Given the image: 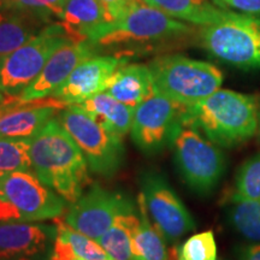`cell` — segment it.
<instances>
[{"label":"cell","mask_w":260,"mask_h":260,"mask_svg":"<svg viewBox=\"0 0 260 260\" xmlns=\"http://www.w3.org/2000/svg\"><path fill=\"white\" fill-rule=\"evenodd\" d=\"M32 171L67 203L73 204L90 184L86 158L58 118H52L30 140Z\"/></svg>","instance_id":"1"},{"label":"cell","mask_w":260,"mask_h":260,"mask_svg":"<svg viewBox=\"0 0 260 260\" xmlns=\"http://www.w3.org/2000/svg\"><path fill=\"white\" fill-rule=\"evenodd\" d=\"M183 124L199 130L214 145L233 148L255 135L259 126L258 104L248 94L218 89L188 105Z\"/></svg>","instance_id":"2"},{"label":"cell","mask_w":260,"mask_h":260,"mask_svg":"<svg viewBox=\"0 0 260 260\" xmlns=\"http://www.w3.org/2000/svg\"><path fill=\"white\" fill-rule=\"evenodd\" d=\"M154 92L183 105H193L220 88L223 74L207 61L180 54L155 58L148 64Z\"/></svg>","instance_id":"3"},{"label":"cell","mask_w":260,"mask_h":260,"mask_svg":"<svg viewBox=\"0 0 260 260\" xmlns=\"http://www.w3.org/2000/svg\"><path fill=\"white\" fill-rule=\"evenodd\" d=\"M190 29L183 22L142 2L130 9L122 17L106 22L90 32L87 41L95 48L157 42L182 37L190 32Z\"/></svg>","instance_id":"4"},{"label":"cell","mask_w":260,"mask_h":260,"mask_svg":"<svg viewBox=\"0 0 260 260\" xmlns=\"http://www.w3.org/2000/svg\"><path fill=\"white\" fill-rule=\"evenodd\" d=\"M57 118L81 149L90 171L109 178L122 168L125 155L122 139L110 134L80 105L65 106Z\"/></svg>","instance_id":"5"},{"label":"cell","mask_w":260,"mask_h":260,"mask_svg":"<svg viewBox=\"0 0 260 260\" xmlns=\"http://www.w3.org/2000/svg\"><path fill=\"white\" fill-rule=\"evenodd\" d=\"M205 50L240 69L260 68V18L234 14L201 31Z\"/></svg>","instance_id":"6"},{"label":"cell","mask_w":260,"mask_h":260,"mask_svg":"<svg viewBox=\"0 0 260 260\" xmlns=\"http://www.w3.org/2000/svg\"><path fill=\"white\" fill-rule=\"evenodd\" d=\"M172 146L175 162L187 186L199 195L212 193L226 169L225 157L218 146L204 138L199 130L186 124Z\"/></svg>","instance_id":"7"},{"label":"cell","mask_w":260,"mask_h":260,"mask_svg":"<svg viewBox=\"0 0 260 260\" xmlns=\"http://www.w3.org/2000/svg\"><path fill=\"white\" fill-rule=\"evenodd\" d=\"M73 41L63 25L54 23L41 29L23 46L0 61V90L18 98L41 73L57 50Z\"/></svg>","instance_id":"8"},{"label":"cell","mask_w":260,"mask_h":260,"mask_svg":"<svg viewBox=\"0 0 260 260\" xmlns=\"http://www.w3.org/2000/svg\"><path fill=\"white\" fill-rule=\"evenodd\" d=\"M187 106L154 92L134 107L130 128L133 141L147 154L169 147L183 126Z\"/></svg>","instance_id":"9"},{"label":"cell","mask_w":260,"mask_h":260,"mask_svg":"<svg viewBox=\"0 0 260 260\" xmlns=\"http://www.w3.org/2000/svg\"><path fill=\"white\" fill-rule=\"evenodd\" d=\"M141 199L152 223L167 242L175 243L195 229L189 211L168 181L157 172L148 171L141 176Z\"/></svg>","instance_id":"10"},{"label":"cell","mask_w":260,"mask_h":260,"mask_svg":"<svg viewBox=\"0 0 260 260\" xmlns=\"http://www.w3.org/2000/svg\"><path fill=\"white\" fill-rule=\"evenodd\" d=\"M0 189L28 222L56 219L65 210L67 201L42 183L34 171H16L0 176Z\"/></svg>","instance_id":"11"},{"label":"cell","mask_w":260,"mask_h":260,"mask_svg":"<svg viewBox=\"0 0 260 260\" xmlns=\"http://www.w3.org/2000/svg\"><path fill=\"white\" fill-rule=\"evenodd\" d=\"M133 206V201L122 193L106 190L94 184L71 204L65 222L96 241L112 225L119 213Z\"/></svg>","instance_id":"12"},{"label":"cell","mask_w":260,"mask_h":260,"mask_svg":"<svg viewBox=\"0 0 260 260\" xmlns=\"http://www.w3.org/2000/svg\"><path fill=\"white\" fill-rule=\"evenodd\" d=\"M125 59L112 56H93L77 65L67 81L51 98L64 105L81 104L96 94L106 92L116 73Z\"/></svg>","instance_id":"13"},{"label":"cell","mask_w":260,"mask_h":260,"mask_svg":"<svg viewBox=\"0 0 260 260\" xmlns=\"http://www.w3.org/2000/svg\"><path fill=\"white\" fill-rule=\"evenodd\" d=\"M96 48L88 41H69L52 54L39 76L17 98L29 103L50 98L67 81L77 65L95 54Z\"/></svg>","instance_id":"14"},{"label":"cell","mask_w":260,"mask_h":260,"mask_svg":"<svg viewBox=\"0 0 260 260\" xmlns=\"http://www.w3.org/2000/svg\"><path fill=\"white\" fill-rule=\"evenodd\" d=\"M57 226L28 220L0 222V259L40 260L53 243Z\"/></svg>","instance_id":"15"},{"label":"cell","mask_w":260,"mask_h":260,"mask_svg":"<svg viewBox=\"0 0 260 260\" xmlns=\"http://www.w3.org/2000/svg\"><path fill=\"white\" fill-rule=\"evenodd\" d=\"M65 106L51 96L15 104L0 116V138L31 140Z\"/></svg>","instance_id":"16"},{"label":"cell","mask_w":260,"mask_h":260,"mask_svg":"<svg viewBox=\"0 0 260 260\" xmlns=\"http://www.w3.org/2000/svg\"><path fill=\"white\" fill-rule=\"evenodd\" d=\"M106 92L118 102L134 109L154 93L153 80L148 65H121L112 75Z\"/></svg>","instance_id":"17"},{"label":"cell","mask_w":260,"mask_h":260,"mask_svg":"<svg viewBox=\"0 0 260 260\" xmlns=\"http://www.w3.org/2000/svg\"><path fill=\"white\" fill-rule=\"evenodd\" d=\"M59 19L73 41H87L90 32L110 22L100 0H67Z\"/></svg>","instance_id":"18"},{"label":"cell","mask_w":260,"mask_h":260,"mask_svg":"<svg viewBox=\"0 0 260 260\" xmlns=\"http://www.w3.org/2000/svg\"><path fill=\"white\" fill-rule=\"evenodd\" d=\"M77 105L88 112L110 134L123 139L130 132L134 109L118 102L107 92L96 94Z\"/></svg>","instance_id":"19"},{"label":"cell","mask_w":260,"mask_h":260,"mask_svg":"<svg viewBox=\"0 0 260 260\" xmlns=\"http://www.w3.org/2000/svg\"><path fill=\"white\" fill-rule=\"evenodd\" d=\"M146 4L160 10L171 17L198 25L218 23L234 12L217 4L214 0H144Z\"/></svg>","instance_id":"20"},{"label":"cell","mask_w":260,"mask_h":260,"mask_svg":"<svg viewBox=\"0 0 260 260\" xmlns=\"http://www.w3.org/2000/svg\"><path fill=\"white\" fill-rule=\"evenodd\" d=\"M140 223V211L135 206L123 211L96 242L111 260H136L133 252V233Z\"/></svg>","instance_id":"21"},{"label":"cell","mask_w":260,"mask_h":260,"mask_svg":"<svg viewBox=\"0 0 260 260\" xmlns=\"http://www.w3.org/2000/svg\"><path fill=\"white\" fill-rule=\"evenodd\" d=\"M140 223L133 233V252L136 260H170L167 240L151 223L145 204L140 198Z\"/></svg>","instance_id":"22"},{"label":"cell","mask_w":260,"mask_h":260,"mask_svg":"<svg viewBox=\"0 0 260 260\" xmlns=\"http://www.w3.org/2000/svg\"><path fill=\"white\" fill-rule=\"evenodd\" d=\"M39 19L41 18L18 12L0 23V61L38 34Z\"/></svg>","instance_id":"23"},{"label":"cell","mask_w":260,"mask_h":260,"mask_svg":"<svg viewBox=\"0 0 260 260\" xmlns=\"http://www.w3.org/2000/svg\"><path fill=\"white\" fill-rule=\"evenodd\" d=\"M228 217L240 236L249 242H260V201L232 200Z\"/></svg>","instance_id":"24"},{"label":"cell","mask_w":260,"mask_h":260,"mask_svg":"<svg viewBox=\"0 0 260 260\" xmlns=\"http://www.w3.org/2000/svg\"><path fill=\"white\" fill-rule=\"evenodd\" d=\"M16 171H32L30 140L0 138V176Z\"/></svg>","instance_id":"25"},{"label":"cell","mask_w":260,"mask_h":260,"mask_svg":"<svg viewBox=\"0 0 260 260\" xmlns=\"http://www.w3.org/2000/svg\"><path fill=\"white\" fill-rule=\"evenodd\" d=\"M232 200L260 201V153L246 159L240 167Z\"/></svg>","instance_id":"26"},{"label":"cell","mask_w":260,"mask_h":260,"mask_svg":"<svg viewBox=\"0 0 260 260\" xmlns=\"http://www.w3.org/2000/svg\"><path fill=\"white\" fill-rule=\"evenodd\" d=\"M178 260H217V243L212 230L195 234L176 247Z\"/></svg>","instance_id":"27"},{"label":"cell","mask_w":260,"mask_h":260,"mask_svg":"<svg viewBox=\"0 0 260 260\" xmlns=\"http://www.w3.org/2000/svg\"><path fill=\"white\" fill-rule=\"evenodd\" d=\"M67 0H10L9 8L17 12L37 16L44 19L48 16L59 18Z\"/></svg>","instance_id":"28"},{"label":"cell","mask_w":260,"mask_h":260,"mask_svg":"<svg viewBox=\"0 0 260 260\" xmlns=\"http://www.w3.org/2000/svg\"><path fill=\"white\" fill-rule=\"evenodd\" d=\"M47 260H80L77 255L75 254L74 249L71 248L70 243L60 235L59 233H56L53 243L48 253Z\"/></svg>","instance_id":"29"},{"label":"cell","mask_w":260,"mask_h":260,"mask_svg":"<svg viewBox=\"0 0 260 260\" xmlns=\"http://www.w3.org/2000/svg\"><path fill=\"white\" fill-rule=\"evenodd\" d=\"M142 2L144 0H100L110 22L122 17L130 9Z\"/></svg>","instance_id":"30"},{"label":"cell","mask_w":260,"mask_h":260,"mask_svg":"<svg viewBox=\"0 0 260 260\" xmlns=\"http://www.w3.org/2000/svg\"><path fill=\"white\" fill-rule=\"evenodd\" d=\"M214 2L225 9L228 6L247 14H260V0H214Z\"/></svg>","instance_id":"31"},{"label":"cell","mask_w":260,"mask_h":260,"mask_svg":"<svg viewBox=\"0 0 260 260\" xmlns=\"http://www.w3.org/2000/svg\"><path fill=\"white\" fill-rule=\"evenodd\" d=\"M9 220H23V217L14 206V204L8 199L4 191L0 189V222H9Z\"/></svg>","instance_id":"32"},{"label":"cell","mask_w":260,"mask_h":260,"mask_svg":"<svg viewBox=\"0 0 260 260\" xmlns=\"http://www.w3.org/2000/svg\"><path fill=\"white\" fill-rule=\"evenodd\" d=\"M237 260H260V242L237 248Z\"/></svg>","instance_id":"33"},{"label":"cell","mask_w":260,"mask_h":260,"mask_svg":"<svg viewBox=\"0 0 260 260\" xmlns=\"http://www.w3.org/2000/svg\"><path fill=\"white\" fill-rule=\"evenodd\" d=\"M17 103H18L17 98L9 96L8 94H5L3 90H0V116H2L6 110H9L10 107L14 106L15 104Z\"/></svg>","instance_id":"34"},{"label":"cell","mask_w":260,"mask_h":260,"mask_svg":"<svg viewBox=\"0 0 260 260\" xmlns=\"http://www.w3.org/2000/svg\"><path fill=\"white\" fill-rule=\"evenodd\" d=\"M170 260H178L177 259V252H176V247H174V248L170 251Z\"/></svg>","instance_id":"35"},{"label":"cell","mask_w":260,"mask_h":260,"mask_svg":"<svg viewBox=\"0 0 260 260\" xmlns=\"http://www.w3.org/2000/svg\"><path fill=\"white\" fill-rule=\"evenodd\" d=\"M10 0H0V8H9Z\"/></svg>","instance_id":"36"},{"label":"cell","mask_w":260,"mask_h":260,"mask_svg":"<svg viewBox=\"0 0 260 260\" xmlns=\"http://www.w3.org/2000/svg\"><path fill=\"white\" fill-rule=\"evenodd\" d=\"M4 19H5V17H4V15H3V14H2V12H0V23H2V22H3V21H4Z\"/></svg>","instance_id":"37"},{"label":"cell","mask_w":260,"mask_h":260,"mask_svg":"<svg viewBox=\"0 0 260 260\" xmlns=\"http://www.w3.org/2000/svg\"><path fill=\"white\" fill-rule=\"evenodd\" d=\"M258 129H259V132H260V111H259V126H258Z\"/></svg>","instance_id":"38"},{"label":"cell","mask_w":260,"mask_h":260,"mask_svg":"<svg viewBox=\"0 0 260 260\" xmlns=\"http://www.w3.org/2000/svg\"><path fill=\"white\" fill-rule=\"evenodd\" d=\"M109 260H111V259H109Z\"/></svg>","instance_id":"39"},{"label":"cell","mask_w":260,"mask_h":260,"mask_svg":"<svg viewBox=\"0 0 260 260\" xmlns=\"http://www.w3.org/2000/svg\"><path fill=\"white\" fill-rule=\"evenodd\" d=\"M0 260H2V259H0Z\"/></svg>","instance_id":"40"}]
</instances>
